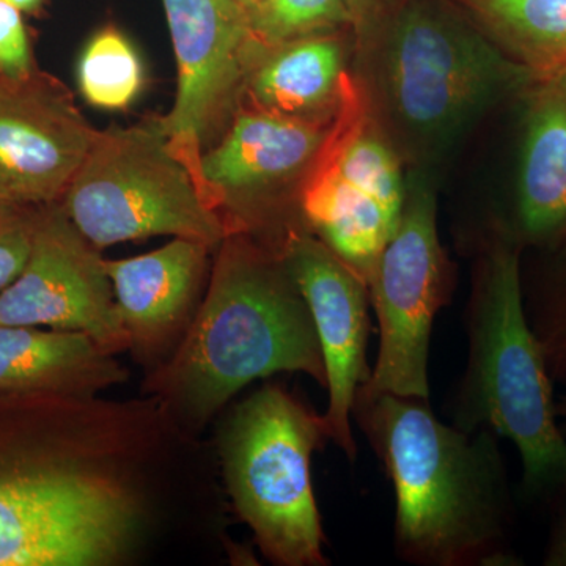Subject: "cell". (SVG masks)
<instances>
[{
  "label": "cell",
  "instance_id": "10",
  "mask_svg": "<svg viewBox=\"0 0 566 566\" xmlns=\"http://www.w3.org/2000/svg\"><path fill=\"white\" fill-rule=\"evenodd\" d=\"M0 324L73 331L115 356L129 352L106 259L59 203L35 210L28 263L0 292Z\"/></svg>",
  "mask_w": 566,
  "mask_h": 566
},
{
  "label": "cell",
  "instance_id": "13",
  "mask_svg": "<svg viewBox=\"0 0 566 566\" xmlns=\"http://www.w3.org/2000/svg\"><path fill=\"white\" fill-rule=\"evenodd\" d=\"M314 318L324 368L331 441L356 460L352 409L357 389L370 378V293L367 283L305 227L290 226L275 243Z\"/></svg>",
  "mask_w": 566,
  "mask_h": 566
},
{
  "label": "cell",
  "instance_id": "15",
  "mask_svg": "<svg viewBox=\"0 0 566 566\" xmlns=\"http://www.w3.org/2000/svg\"><path fill=\"white\" fill-rule=\"evenodd\" d=\"M526 120L510 241H566V71L536 76L526 88Z\"/></svg>",
  "mask_w": 566,
  "mask_h": 566
},
{
  "label": "cell",
  "instance_id": "20",
  "mask_svg": "<svg viewBox=\"0 0 566 566\" xmlns=\"http://www.w3.org/2000/svg\"><path fill=\"white\" fill-rule=\"evenodd\" d=\"M147 82L145 63L134 41L109 24L98 29L82 48L76 84L82 98L95 109H129Z\"/></svg>",
  "mask_w": 566,
  "mask_h": 566
},
{
  "label": "cell",
  "instance_id": "25",
  "mask_svg": "<svg viewBox=\"0 0 566 566\" xmlns=\"http://www.w3.org/2000/svg\"><path fill=\"white\" fill-rule=\"evenodd\" d=\"M35 70L39 66L33 57L24 13L9 0H0V76L24 80Z\"/></svg>",
  "mask_w": 566,
  "mask_h": 566
},
{
  "label": "cell",
  "instance_id": "24",
  "mask_svg": "<svg viewBox=\"0 0 566 566\" xmlns=\"http://www.w3.org/2000/svg\"><path fill=\"white\" fill-rule=\"evenodd\" d=\"M35 210L0 207V292L17 281L32 251Z\"/></svg>",
  "mask_w": 566,
  "mask_h": 566
},
{
  "label": "cell",
  "instance_id": "9",
  "mask_svg": "<svg viewBox=\"0 0 566 566\" xmlns=\"http://www.w3.org/2000/svg\"><path fill=\"white\" fill-rule=\"evenodd\" d=\"M163 7L177 61V93L161 117L163 128L199 182L203 151L243 103L245 74L259 43L248 11L233 0H163Z\"/></svg>",
  "mask_w": 566,
  "mask_h": 566
},
{
  "label": "cell",
  "instance_id": "18",
  "mask_svg": "<svg viewBox=\"0 0 566 566\" xmlns=\"http://www.w3.org/2000/svg\"><path fill=\"white\" fill-rule=\"evenodd\" d=\"M300 205L305 227L368 286L400 216L319 161L304 181Z\"/></svg>",
  "mask_w": 566,
  "mask_h": 566
},
{
  "label": "cell",
  "instance_id": "4",
  "mask_svg": "<svg viewBox=\"0 0 566 566\" xmlns=\"http://www.w3.org/2000/svg\"><path fill=\"white\" fill-rule=\"evenodd\" d=\"M465 327L468 367L450 408L452 424L512 441L523 461L526 497L551 502L565 495L566 438L554 381L524 308L520 245L491 240Z\"/></svg>",
  "mask_w": 566,
  "mask_h": 566
},
{
  "label": "cell",
  "instance_id": "17",
  "mask_svg": "<svg viewBox=\"0 0 566 566\" xmlns=\"http://www.w3.org/2000/svg\"><path fill=\"white\" fill-rule=\"evenodd\" d=\"M344 50L335 33L279 46L259 43L245 74L243 99L286 117L324 122L344 88Z\"/></svg>",
  "mask_w": 566,
  "mask_h": 566
},
{
  "label": "cell",
  "instance_id": "23",
  "mask_svg": "<svg viewBox=\"0 0 566 566\" xmlns=\"http://www.w3.org/2000/svg\"><path fill=\"white\" fill-rule=\"evenodd\" d=\"M524 308L551 378L566 387V285L539 297L524 296Z\"/></svg>",
  "mask_w": 566,
  "mask_h": 566
},
{
  "label": "cell",
  "instance_id": "16",
  "mask_svg": "<svg viewBox=\"0 0 566 566\" xmlns=\"http://www.w3.org/2000/svg\"><path fill=\"white\" fill-rule=\"evenodd\" d=\"M128 378L115 354L88 335L0 324V392L93 398Z\"/></svg>",
  "mask_w": 566,
  "mask_h": 566
},
{
  "label": "cell",
  "instance_id": "11",
  "mask_svg": "<svg viewBox=\"0 0 566 566\" xmlns=\"http://www.w3.org/2000/svg\"><path fill=\"white\" fill-rule=\"evenodd\" d=\"M324 122L286 117L241 103L218 140L203 151L199 182L229 233L252 230L283 189L314 169L329 140Z\"/></svg>",
  "mask_w": 566,
  "mask_h": 566
},
{
  "label": "cell",
  "instance_id": "21",
  "mask_svg": "<svg viewBox=\"0 0 566 566\" xmlns=\"http://www.w3.org/2000/svg\"><path fill=\"white\" fill-rule=\"evenodd\" d=\"M331 169L375 197L395 216H401L406 199V182L400 163L386 142L367 128L348 132L345 136L331 134L318 158Z\"/></svg>",
  "mask_w": 566,
  "mask_h": 566
},
{
  "label": "cell",
  "instance_id": "30",
  "mask_svg": "<svg viewBox=\"0 0 566 566\" xmlns=\"http://www.w3.org/2000/svg\"><path fill=\"white\" fill-rule=\"evenodd\" d=\"M233 2H237L238 6L241 7V9L249 11V10L253 9V7H255L256 3L262 2V0H233Z\"/></svg>",
  "mask_w": 566,
  "mask_h": 566
},
{
  "label": "cell",
  "instance_id": "27",
  "mask_svg": "<svg viewBox=\"0 0 566 566\" xmlns=\"http://www.w3.org/2000/svg\"><path fill=\"white\" fill-rule=\"evenodd\" d=\"M352 11L353 24L365 25L378 10L381 0H345Z\"/></svg>",
  "mask_w": 566,
  "mask_h": 566
},
{
  "label": "cell",
  "instance_id": "7",
  "mask_svg": "<svg viewBox=\"0 0 566 566\" xmlns=\"http://www.w3.org/2000/svg\"><path fill=\"white\" fill-rule=\"evenodd\" d=\"M535 73L439 0H408L385 46V80L398 120L431 142L452 139Z\"/></svg>",
  "mask_w": 566,
  "mask_h": 566
},
{
  "label": "cell",
  "instance_id": "6",
  "mask_svg": "<svg viewBox=\"0 0 566 566\" xmlns=\"http://www.w3.org/2000/svg\"><path fill=\"white\" fill-rule=\"evenodd\" d=\"M59 205L98 249L174 237L216 251L229 234L170 147L161 117L98 129Z\"/></svg>",
  "mask_w": 566,
  "mask_h": 566
},
{
  "label": "cell",
  "instance_id": "1",
  "mask_svg": "<svg viewBox=\"0 0 566 566\" xmlns=\"http://www.w3.org/2000/svg\"><path fill=\"white\" fill-rule=\"evenodd\" d=\"M164 441L136 405L93 398L46 446L0 458V566L123 564Z\"/></svg>",
  "mask_w": 566,
  "mask_h": 566
},
{
  "label": "cell",
  "instance_id": "29",
  "mask_svg": "<svg viewBox=\"0 0 566 566\" xmlns=\"http://www.w3.org/2000/svg\"><path fill=\"white\" fill-rule=\"evenodd\" d=\"M556 415L557 419L562 420V431L566 433V394L560 400L556 401Z\"/></svg>",
  "mask_w": 566,
  "mask_h": 566
},
{
  "label": "cell",
  "instance_id": "2",
  "mask_svg": "<svg viewBox=\"0 0 566 566\" xmlns=\"http://www.w3.org/2000/svg\"><path fill=\"white\" fill-rule=\"evenodd\" d=\"M352 419L392 480L395 549L423 566L517 565L499 436L442 423L428 400L357 389Z\"/></svg>",
  "mask_w": 566,
  "mask_h": 566
},
{
  "label": "cell",
  "instance_id": "28",
  "mask_svg": "<svg viewBox=\"0 0 566 566\" xmlns=\"http://www.w3.org/2000/svg\"><path fill=\"white\" fill-rule=\"evenodd\" d=\"M9 2L24 14H35L43 7L44 0H9Z\"/></svg>",
  "mask_w": 566,
  "mask_h": 566
},
{
  "label": "cell",
  "instance_id": "12",
  "mask_svg": "<svg viewBox=\"0 0 566 566\" xmlns=\"http://www.w3.org/2000/svg\"><path fill=\"white\" fill-rule=\"evenodd\" d=\"M96 133L52 74L0 76V207L61 202Z\"/></svg>",
  "mask_w": 566,
  "mask_h": 566
},
{
  "label": "cell",
  "instance_id": "5",
  "mask_svg": "<svg viewBox=\"0 0 566 566\" xmlns=\"http://www.w3.org/2000/svg\"><path fill=\"white\" fill-rule=\"evenodd\" d=\"M326 441L323 415L279 386L255 390L222 424L227 491L271 564H329L311 475L312 455Z\"/></svg>",
  "mask_w": 566,
  "mask_h": 566
},
{
  "label": "cell",
  "instance_id": "8",
  "mask_svg": "<svg viewBox=\"0 0 566 566\" xmlns=\"http://www.w3.org/2000/svg\"><path fill=\"white\" fill-rule=\"evenodd\" d=\"M450 266L438 237V202L422 177L406 182L400 221L368 281L379 324V352L364 386L430 400L431 331L449 303Z\"/></svg>",
  "mask_w": 566,
  "mask_h": 566
},
{
  "label": "cell",
  "instance_id": "22",
  "mask_svg": "<svg viewBox=\"0 0 566 566\" xmlns=\"http://www.w3.org/2000/svg\"><path fill=\"white\" fill-rule=\"evenodd\" d=\"M248 20L253 39L266 48L353 24L345 0H262L248 11Z\"/></svg>",
  "mask_w": 566,
  "mask_h": 566
},
{
  "label": "cell",
  "instance_id": "14",
  "mask_svg": "<svg viewBox=\"0 0 566 566\" xmlns=\"http://www.w3.org/2000/svg\"><path fill=\"white\" fill-rule=\"evenodd\" d=\"M211 252L200 241L174 238L144 255L106 260L129 352L150 371L172 354L192 322Z\"/></svg>",
  "mask_w": 566,
  "mask_h": 566
},
{
  "label": "cell",
  "instance_id": "19",
  "mask_svg": "<svg viewBox=\"0 0 566 566\" xmlns=\"http://www.w3.org/2000/svg\"><path fill=\"white\" fill-rule=\"evenodd\" d=\"M476 25L536 76L566 71V0H461Z\"/></svg>",
  "mask_w": 566,
  "mask_h": 566
},
{
  "label": "cell",
  "instance_id": "26",
  "mask_svg": "<svg viewBox=\"0 0 566 566\" xmlns=\"http://www.w3.org/2000/svg\"><path fill=\"white\" fill-rule=\"evenodd\" d=\"M545 565L566 566V502L560 516H558L553 535H551V542L549 546H547L545 557Z\"/></svg>",
  "mask_w": 566,
  "mask_h": 566
},
{
  "label": "cell",
  "instance_id": "3",
  "mask_svg": "<svg viewBox=\"0 0 566 566\" xmlns=\"http://www.w3.org/2000/svg\"><path fill=\"white\" fill-rule=\"evenodd\" d=\"M283 371L326 387L311 308L274 244L229 233L192 322L148 371L144 395L158 398L177 427L202 428L245 386Z\"/></svg>",
  "mask_w": 566,
  "mask_h": 566
}]
</instances>
